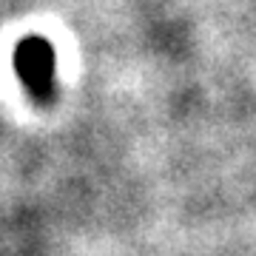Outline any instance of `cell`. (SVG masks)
Returning <instances> with one entry per match:
<instances>
[{
  "label": "cell",
  "mask_w": 256,
  "mask_h": 256,
  "mask_svg": "<svg viewBox=\"0 0 256 256\" xmlns=\"http://www.w3.org/2000/svg\"><path fill=\"white\" fill-rule=\"evenodd\" d=\"M12 66H14L18 80L23 82V88L28 92V97L34 102L46 106V102L54 100L57 57H54V46L48 43L46 37L28 34L23 40H18V46L12 52Z\"/></svg>",
  "instance_id": "6da1fadb"
}]
</instances>
